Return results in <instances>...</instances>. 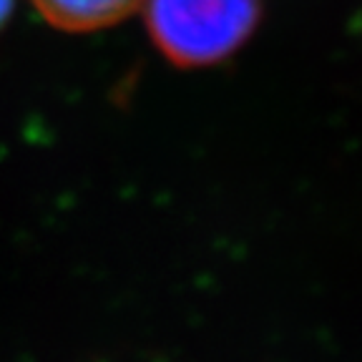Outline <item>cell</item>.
I'll return each instance as SVG.
<instances>
[{
  "label": "cell",
  "instance_id": "1",
  "mask_svg": "<svg viewBox=\"0 0 362 362\" xmlns=\"http://www.w3.org/2000/svg\"><path fill=\"white\" fill-rule=\"evenodd\" d=\"M264 0H144L146 28L161 56L181 68L226 61L259 25Z\"/></svg>",
  "mask_w": 362,
  "mask_h": 362
},
{
  "label": "cell",
  "instance_id": "2",
  "mask_svg": "<svg viewBox=\"0 0 362 362\" xmlns=\"http://www.w3.org/2000/svg\"><path fill=\"white\" fill-rule=\"evenodd\" d=\"M45 21L68 33H90L126 21L144 0H30Z\"/></svg>",
  "mask_w": 362,
  "mask_h": 362
},
{
  "label": "cell",
  "instance_id": "3",
  "mask_svg": "<svg viewBox=\"0 0 362 362\" xmlns=\"http://www.w3.org/2000/svg\"><path fill=\"white\" fill-rule=\"evenodd\" d=\"M11 8H13V0H0V28L8 21V16H11Z\"/></svg>",
  "mask_w": 362,
  "mask_h": 362
}]
</instances>
